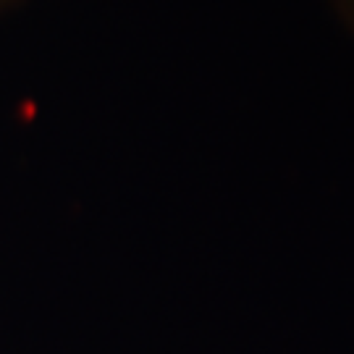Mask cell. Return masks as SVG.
I'll use <instances>...</instances> for the list:
<instances>
[{
  "instance_id": "obj_1",
  "label": "cell",
  "mask_w": 354,
  "mask_h": 354,
  "mask_svg": "<svg viewBox=\"0 0 354 354\" xmlns=\"http://www.w3.org/2000/svg\"><path fill=\"white\" fill-rule=\"evenodd\" d=\"M330 13L339 19V24L354 37V0H326Z\"/></svg>"
}]
</instances>
